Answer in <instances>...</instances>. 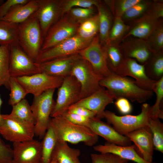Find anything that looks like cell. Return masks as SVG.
Returning <instances> with one entry per match:
<instances>
[{"label":"cell","mask_w":163,"mask_h":163,"mask_svg":"<svg viewBox=\"0 0 163 163\" xmlns=\"http://www.w3.org/2000/svg\"><path fill=\"white\" fill-rule=\"evenodd\" d=\"M55 89H51L34 96L30 109L36 121L35 135L43 139L49 124L50 117L55 102L53 96Z\"/></svg>","instance_id":"cell-4"},{"label":"cell","mask_w":163,"mask_h":163,"mask_svg":"<svg viewBox=\"0 0 163 163\" xmlns=\"http://www.w3.org/2000/svg\"><path fill=\"white\" fill-rule=\"evenodd\" d=\"M38 6V0H29L26 4L14 8L1 19L19 24L25 21L35 13Z\"/></svg>","instance_id":"cell-24"},{"label":"cell","mask_w":163,"mask_h":163,"mask_svg":"<svg viewBox=\"0 0 163 163\" xmlns=\"http://www.w3.org/2000/svg\"><path fill=\"white\" fill-rule=\"evenodd\" d=\"M12 163H40L41 143L32 139L13 143Z\"/></svg>","instance_id":"cell-16"},{"label":"cell","mask_w":163,"mask_h":163,"mask_svg":"<svg viewBox=\"0 0 163 163\" xmlns=\"http://www.w3.org/2000/svg\"><path fill=\"white\" fill-rule=\"evenodd\" d=\"M125 136L134 143L138 153L142 158L147 161L153 162L155 149L152 135L148 126L129 133Z\"/></svg>","instance_id":"cell-18"},{"label":"cell","mask_w":163,"mask_h":163,"mask_svg":"<svg viewBox=\"0 0 163 163\" xmlns=\"http://www.w3.org/2000/svg\"><path fill=\"white\" fill-rule=\"evenodd\" d=\"M152 134L155 149L163 153V123L158 118H150L148 126Z\"/></svg>","instance_id":"cell-38"},{"label":"cell","mask_w":163,"mask_h":163,"mask_svg":"<svg viewBox=\"0 0 163 163\" xmlns=\"http://www.w3.org/2000/svg\"><path fill=\"white\" fill-rule=\"evenodd\" d=\"M108 67L110 70L119 75L124 62V57L119 44L109 43L103 46Z\"/></svg>","instance_id":"cell-26"},{"label":"cell","mask_w":163,"mask_h":163,"mask_svg":"<svg viewBox=\"0 0 163 163\" xmlns=\"http://www.w3.org/2000/svg\"><path fill=\"white\" fill-rule=\"evenodd\" d=\"M81 58L79 54H76L38 64L41 72L64 78L70 75L74 62Z\"/></svg>","instance_id":"cell-19"},{"label":"cell","mask_w":163,"mask_h":163,"mask_svg":"<svg viewBox=\"0 0 163 163\" xmlns=\"http://www.w3.org/2000/svg\"><path fill=\"white\" fill-rule=\"evenodd\" d=\"M152 91L156 94V100L154 104L150 106L149 116L151 118L163 119V111L161 107L163 99V77L155 82Z\"/></svg>","instance_id":"cell-36"},{"label":"cell","mask_w":163,"mask_h":163,"mask_svg":"<svg viewBox=\"0 0 163 163\" xmlns=\"http://www.w3.org/2000/svg\"><path fill=\"white\" fill-rule=\"evenodd\" d=\"M34 14L44 38L50 28L62 17V0H38Z\"/></svg>","instance_id":"cell-14"},{"label":"cell","mask_w":163,"mask_h":163,"mask_svg":"<svg viewBox=\"0 0 163 163\" xmlns=\"http://www.w3.org/2000/svg\"><path fill=\"white\" fill-rule=\"evenodd\" d=\"M10 45L0 46V86L10 90L9 58Z\"/></svg>","instance_id":"cell-30"},{"label":"cell","mask_w":163,"mask_h":163,"mask_svg":"<svg viewBox=\"0 0 163 163\" xmlns=\"http://www.w3.org/2000/svg\"><path fill=\"white\" fill-rule=\"evenodd\" d=\"M13 149L0 137V163H12Z\"/></svg>","instance_id":"cell-45"},{"label":"cell","mask_w":163,"mask_h":163,"mask_svg":"<svg viewBox=\"0 0 163 163\" xmlns=\"http://www.w3.org/2000/svg\"><path fill=\"white\" fill-rule=\"evenodd\" d=\"M80 153L78 149L70 147L67 142L57 141L51 160L59 163H81L78 158Z\"/></svg>","instance_id":"cell-25"},{"label":"cell","mask_w":163,"mask_h":163,"mask_svg":"<svg viewBox=\"0 0 163 163\" xmlns=\"http://www.w3.org/2000/svg\"><path fill=\"white\" fill-rule=\"evenodd\" d=\"M9 87L10 93L8 104L12 107L24 99L28 93L15 78L11 77Z\"/></svg>","instance_id":"cell-40"},{"label":"cell","mask_w":163,"mask_h":163,"mask_svg":"<svg viewBox=\"0 0 163 163\" xmlns=\"http://www.w3.org/2000/svg\"><path fill=\"white\" fill-rule=\"evenodd\" d=\"M57 140L51 126L49 124L41 143V156L40 163H50L51 156Z\"/></svg>","instance_id":"cell-32"},{"label":"cell","mask_w":163,"mask_h":163,"mask_svg":"<svg viewBox=\"0 0 163 163\" xmlns=\"http://www.w3.org/2000/svg\"><path fill=\"white\" fill-rule=\"evenodd\" d=\"M18 25L0 19V46L18 43Z\"/></svg>","instance_id":"cell-31"},{"label":"cell","mask_w":163,"mask_h":163,"mask_svg":"<svg viewBox=\"0 0 163 163\" xmlns=\"http://www.w3.org/2000/svg\"><path fill=\"white\" fill-rule=\"evenodd\" d=\"M92 163H128V160L111 153L91 154Z\"/></svg>","instance_id":"cell-43"},{"label":"cell","mask_w":163,"mask_h":163,"mask_svg":"<svg viewBox=\"0 0 163 163\" xmlns=\"http://www.w3.org/2000/svg\"><path fill=\"white\" fill-rule=\"evenodd\" d=\"M18 39L21 47L35 62L42 50L44 38L34 13L19 24Z\"/></svg>","instance_id":"cell-3"},{"label":"cell","mask_w":163,"mask_h":163,"mask_svg":"<svg viewBox=\"0 0 163 163\" xmlns=\"http://www.w3.org/2000/svg\"><path fill=\"white\" fill-rule=\"evenodd\" d=\"M51 126L57 141L73 144L83 142L91 146L97 143L98 136L88 127L74 124L62 116L50 118Z\"/></svg>","instance_id":"cell-2"},{"label":"cell","mask_w":163,"mask_h":163,"mask_svg":"<svg viewBox=\"0 0 163 163\" xmlns=\"http://www.w3.org/2000/svg\"><path fill=\"white\" fill-rule=\"evenodd\" d=\"M2 117L13 119L21 122L36 123V121L27 100L24 99L12 106L9 114H1Z\"/></svg>","instance_id":"cell-28"},{"label":"cell","mask_w":163,"mask_h":163,"mask_svg":"<svg viewBox=\"0 0 163 163\" xmlns=\"http://www.w3.org/2000/svg\"><path fill=\"white\" fill-rule=\"evenodd\" d=\"M94 150L101 153H111L121 158L131 160L136 163H156L149 162L145 160L138 153L135 145L122 146L107 142L104 145L94 146Z\"/></svg>","instance_id":"cell-23"},{"label":"cell","mask_w":163,"mask_h":163,"mask_svg":"<svg viewBox=\"0 0 163 163\" xmlns=\"http://www.w3.org/2000/svg\"><path fill=\"white\" fill-rule=\"evenodd\" d=\"M67 110L89 118L96 117V114L93 112L84 107L72 105Z\"/></svg>","instance_id":"cell-49"},{"label":"cell","mask_w":163,"mask_h":163,"mask_svg":"<svg viewBox=\"0 0 163 163\" xmlns=\"http://www.w3.org/2000/svg\"><path fill=\"white\" fill-rule=\"evenodd\" d=\"M152 2L149 0H140L127 10L121 17V19L125 23L133 22L148 11Z\"/></svg>","instance_id":"cell-35"},{"label":"cell","mask_w":163,"mask_h":163,"mask_svg":"<svg viewBox=\"0 0 163 163\" xmlns=\"http://www.w3.org/2000/svg\"><path fill=\"white\" fill-rule=\"evenodd\" d=\"M101 86L109 91L114 99L123 97L132 102L144 103L153 95L152 91L144 89L138 85L134 79L113 72L100 81Z\"/></svg>","instance_id":"cell-1"},{"label":"cell","mask_w":163,"mask_h":163,"mask_svg":"<svg viewBox=\"0 0 163 163\" xmlns=\"http://www.w3.org/2000/svg\"><path fill=\"white\" fill-rule=\"evenodd\" d=\"M41 73L38 64L23 50L18 43L10 45L9 73L17 78Z\"/></svg>","instance_id":"cell-9"},{"label":"cell","mask_w":163,"mask_h":163,"mask_svg":"<svg viewBox=\"0 0 163 163\" xmlns=\"http://www.w3.org/2000/svg\"><path fill=\"white\" fill-rule=\"evenodd\" d=\"M153 53H163V22L159 20L155 28L146 40Z\"/></svg>","instance_id":"cell-37"},{"label":"cell","mask_w":163,"mask_h":163,"mask_svg":"<svg viewBox=\"0 0 163 163\" xmlns=\"http://www.w3.org/2000/svg\"><path fill=\"white\" fill-rule=\"evenodd\" d=\"M116 100L115 105L120 113L126 115L131 113L132 110V106L128 99L120 97Z\"/></svg>","instance_id":"cell-47"},{"label":"cell","mask_w":163,"mask_h":163,"mask_svg":"<svg viewBox=\"0 0 163 163\" xmlns=\"http://www.w3.org/2000/svg\"><path fill=\"white\" fill-rule=\"evenodd\" d=\"M129 29V25L125 23L120 18H114L105 44L109 43L119 44L127 34Z\"/></svg>","instance_id":"cell-34"},{"label":"cell","mask_w":163,"mask_h":163,"mask_svg":"<svg viewBox=\"0 0 163 163\" xmlns=\"http://www.w3.org/2000/svg\"><path fill=\"white\" fill-rule=\"evenodd\" d=\"M50 163H59L56 161L54 160H51Z\"/></svg>","instance_id":"cell-51"},{"label":"cell","mask_w":163,"mask_h":163,"mask_svg":"<svg viewBox=\"0 0 163 163\" xmlns=\"http://www.w3.org/2000/svg\"><path fill=\"white\" fill-rule=\"evenodd\" d=\"M99 23L97 13L79 24L77 34L86 39H93L99 34Z\"/></svg>","instance_id":"cell-33"},{"label":"cell","mask_w":163,"mask_h":163,"mask_svg":"<svg viewBox=\"0 0 163 163\" xmlns=\"http://www.w3.org/2000/svg\"><path fill=\"white\" fill-rule=\"evenodd\" d=\"M93 39L83 38L77 34L48 49L42 50L35 62L37 64L54 59L78 54Z\"/></svg>","instance_id":"cell-6"},{"label":"cell","mask_w":163,"mask_h":163,"mask_svg":"<svg viewBox=\"0 0 163 163\" xmlns=\"http://www.w3.org/2000/svg\"><path fill=\"white\" fill-rule=\"evenodd\" d=\"M2 101L0 97V107L2 105ZM2 118V116H1V114H0V121L1 119Z\"/></svg>","instance_id":"cell-50"},{"label":"cell","mask_w":163,"mask_h":163,"mask_svg":"<svg viewBox=\"0 0 163 163\" xmlns=\"http://www.w3.org/2000/svg\"><path fill=\"white\" fill-rule=\"evenodd\" d=\"M58 88L57 98L50 116L52 117L61 115L80 99V85L71 75L64 77Z\"/></svg>","instance_id":"cell-7"},{"label":"cell","mask_w":163,"mask_h":163,"mask_svg":"<svg viewBox=\"0 0 163 163\" xmlns=\"http://www.w3.org/2000/svg\"><path fill=\"white\" fill-rule=\"evenodd\" d=\"M79 54L90 63L94 72L102 78L112 72L108 66L105 51L100 43L99 34Z\"/></svg>","instance_id":"cell-12"},{"label":"cell","mask_w":163,"mask_h":163,"mask_svg":"<svg viewBox=\"0 0 163 163\" xmlns=\"http://www.w3.org/2000/svg\"><path fill=\"white\" fill-rule=\"evenodd\" d=\"M94 7L91 8H73L66 14L74 21L80 24L96 14Z\"/></svg>","instance_id":"cell-42"},{"label":"cell","mask_w":163,"mask_h":163,"mask_svg":"<svg viewBox=\"0 0 163 163\" xmlns=\"http://www.w3.org/2000/svg\"><path fill=\"white\" fill-rule=\"evenodd\" d=\"M140 0H104L108 6L114 18H120L129 8Z\"/></svg>","instance_id":"cell-39"},{"label":"cell","mask_w":163,"mask_h":163,"mask_svg":"<svg viewBox=\"0 0 163 163\" xmlns=\"http://www.w3.org/2000/svg\"><path fill=\"white\" fill-rule=\"evenodd\" d=\"M113 96L105 88L101 86L96 91L72 105L82 107L94 112L96 117L101 119L106 107L113 102Z\"/></svg>","instance_id":"cell-17"},{"label":"cell","mask_w":163,"mask_h":163,"mask_svg":"<svg viewBox=\"0 0 163 163\" xmlns=\"http://www.w3.org/2000/svg\"><path fill=\"white\" fill-rule=\"evenodd\" d=\"M63 78L41 72L16 78L28 94L36 96L48 90L58 88L61 85Z\"/></svg>","instance_id":"cell-11"},{"label":"cell","mask_w":163,"mask_h":163,"mask_svg":"<svg viewBox=\"0 0 163 163\" xmlns=\"http://www.w3.org/2000/svg\"><path fill=\"white\" fill-rule=\"evenodd\" d=\"M96 7L99 18V40L101 45L103 46L107 41L113 24V15L109 9L101 1Z\"/></svg>","instance_id":"cell-27"},{"label":"cell","mask_w":163,"mask_h":163,"mask_svg":"<svg viewBox=\"0 0 163 163\" xmlns=\"http://www.w3.org/2000/svg\"><path fill=\"white\" fill-rule=\"evenodd\" d=\"M101 120L96 117L91 118L88 127L107 142L122 146L131 145L132 142L128 137L121 134L110 124Z\"/></svg>","instance_id":"cell-21"},{"label":"cell","mask_w":163,"mask_h":163,"mask_svg":"<svg viewBox=\"0 0 163 163\" xmlns=\"http://www.w3.org/2000/svg\"><path fill=\"white\" fill-rule=\"evenodd\" d=\"M119 46L125 58L134 59L141 64H145L153 54L144 39L129 37L122 40Z\"/></svg>","instance_id":"cell-15"},{"label":"cell","mask_w":163,"mask_h":163,"mask_svg":"<svg viewBox=\"0 0 163 163\" xmlns=\"http://www.w3.org/2000/svg\"><path fill=\"white\" fill-rule=\"evenodd\" d=\"M66 14L49 29L44 38L42 50L52 47L77 34L80 24Z\"/></svg>","instance_id":"cell-10"},{"label":"cell","mask_w":163,"mask_h":163,"mask_svg":"<svg viewBox=\"0 0 163 163\" xmlns=\"http://www.w3.org/2000/svg\"><path fill=\"white\" fill-rule=\"evenodd\" d=\"M119 75L130 76L139 87L146 90L152 91L155 82L147 75L144 65L131 58H125Z\"/></svg>","instance_id":"cell-20"},{"label":"cell","mask_w":163,"mask_h":163,"mask_svg":"<svg viewBox=\"0 0 163 163\" xmlns=\"http://www.w3.org/2000/svg\"><path fill=\"white\" fill-rule=\"evenodd\" d=\"M59 116H62L70 122L77 125L88 127L91 118L72 113L68 110Z\"/></svg>","instance_id":"cell-46"},{"label":"cell","mask_w":163,"mask_h":163,"mask_svg":"<svg viewBox=\"0 0 163 163\" xmlns=\"http://www.w3.org/2000/svg\"><path fill=\"white\" fill-rule=\"evenodd\" d=\"M29 0H8L0 5V19L15 7L24 5Z\"/></svg>","instance_id":"cell-44"},{"label":"cell","mask_w":163,"mask_h":163,"mask_svg":"<svg viewBox=\"0 0 163 163\" xmlns=\"http://www.w3.org/2000/svg\"><path fill=\"white\" fill-rule=\"evenodd\" d=\"M159 20L148 11L142 17L131 23L128 32L122 40L129 37L146 40L155 28Z\"/></svg>","instance_id":"cell-22"},{"label":"cell","mask_w":163,"mask_h":163,"mask_svg":"<svg viewBox=\"0 0 163 163\" xmlns=\"http://www.w3.org/2000/svg\"><path fill=\"white\" fill-rule=\"evenodd\" d=\"M4 2V1L3 0H0V5L2 4Z\"/></svg>","instance_id":"cell-52"},{"label":"cell","mask_w":163,"mask_h":163,"mask_svg":"<svg viewBox=\"0 0 163 163\" xmlns=\"http://www.w3.org/2000/svg\"><path fill=\"white\" fill-rule=\"evenodd\" d=\"M100 2L97 0H62V16L73 8H92L96 7Z\"/></svg>","instance_id":"cell-41"},{"label":"cell","mask_w":163,"mask_h":163,"mask_svg":"<svg viewBox=\"0 0 163 163\" xmlns=\"http://www.w3.org/2000/svg\"><path fill=\"white\" fill-rule=\"evenodd\" d=\"M33 124L20 122L7 118L0 121V134L12 142H22L33 139L35 135Z\"/></svg>","instance_id":"cell-13"},{"label":"cell","mask_w":163,"mask_h":163,"mask_svg":"<svg viewBox=\"0 0 163 163\" xmlns=\"http://www.w3.org/2000/svg\"><path fill=\"white\" fill-rule=\"evenodd\" d=\"M150 106L147 103H143L141 113L136 115L127 114L119 116L113 112L105 110L104 118L108 123L112 125L118 132L125 136L129 133L148 126L150 119L149 113Z\"/></svg>","instance_id":"cell-5"},{"label":"cell","mask_w":163,"mask_h":163,"mask_svg":"<svg viewBox=\"0 0 163 163\" xmlns=\"http://www.w3.org/2000/svg\"><path fill=\"white\" fill-rule=\"evenodd\" d=\"M144 65L146 74L151 80L157 81L163 77V53H153Z\"/></svg>","instance_id":"cell-29"},{"label":"cell","mask_w":163,"mask_h":163,"mask_svg":"<svg viewBox=\"0 0 163 163\" xmlns=\"http://www.w3.org/2000/svg\"><path fill=\"white\" fill-rule=\"evenodd\" d=\"M148 11L158 19L163 17V2L162 0L152 1Z\"/></svg>","instance_id":"cell-48"},{"label":"cell","mask_w":163,"mask_h":163,"mask_svg":"<svg viewBox=\"0 0 163 163\" xmlns=\"http://www.w3.org/2000/svg\"><path fill=\"white\" fill-rule=\"evenodd\" d=\"M70 75L74 76L80 85V99L90 96L101 87L100 82L102 78L94 72L88 61L82 58L74 62Z\"/></svg>","instance_id":"cell-8"}]
</instances>
